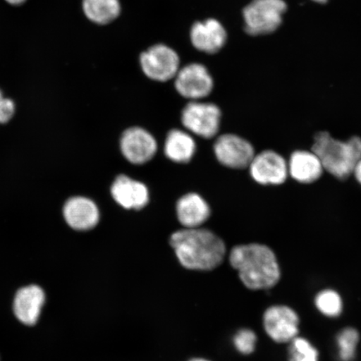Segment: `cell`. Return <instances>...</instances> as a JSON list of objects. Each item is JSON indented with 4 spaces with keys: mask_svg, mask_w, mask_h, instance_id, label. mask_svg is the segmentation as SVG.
Masks as SVG:
<instances>
[{
    "mask_svg": "<svg viewBox=\"0 0 361 361\" xmlns=\"http://www.w3.org/2000/svg\"><path fill=\"white\" fill-rule=\"evenodd\" d=\"M170 245L185 269L211 271L223 263L224 242L210 230L184 228L171 234Z\"/></svg>",
    "mask_w": 361,
    "mask_h": 361,
    "instance_id": "cell-1",
    "label": "cell"
},
{
    "mask_svg": "<svg viewBox=\"0 0 361 361\" xmlns=\"http://www.w3.org/2000/svg\"><path fill=\"white\" fill-rule=\"evenodd\" d=\"M229 262L250 290H268L281 279L276 256L268 246L250 243L234 247L230 252Z\"/></svg>",
    "mask_w": 361,
    "mask_h": 361,
    "instance_id": "cell-2",
    "label": "cell"
},
{
    "mask_svg": "<svg viewBox=\"0 0 361 361\" xmlns=\"http://www.w3.org/2000/svg\"><path fill=\"white\" fill-rule=\"evenodd\" d=\"M312 151L322 161L324 170L344 180L353 174L361 159V138L353 137L342 142L333 138L329 133H319L315 135Z\"/></svg>",
    "mask_w": 361,
    "mask_h": 361,
    "instance_id": "cell-3",
    "label": "cell"
},
{
    "mask_svg": "<svg viewBox=\"0 0 361 361\" xmlns=\"http://www.w3.org/2000/svg\"><path fill=\"white\" fill-rule=\"evenodd\" d=\"M286 11L283 0H252L243 11L245 32L252 36L275 32L281 27Z\"/></svg>",
    "mask_w": 361,
    "mask_h": 361,
    "instance_id": "cell-4",
    "label": "cell"
},
{
    "mask_svg": "<svg viewBox=\"0 0 361 361\" xmlns=\"http://www.w3.org/2000/svg\"><path fill=\"white\" fill-rule=\"evenodd\" d=\"M140 64L149 79L166 82L177 75L180 70V58L173 49L157 44L141 54Z\"/></svg>",
    "mask_w": 361,
    "mask_h": 361,
    "instance_id": "cell-5",
    "label": "cell"
},
{
    "mask_svg": "<svg viewBox=\"0 0 361 361\" xmlns=\"http://www.w3.org/2000/svg\"><path fill=\"white\" fill-rule=\"evenodd\" d=\"M222 113L213 103H188L182 113L183 125L191 133L205 139L218 134Z\"/></svg>",
    "mask_w": 361,
    "mask_h": 361,
    "instance_id": "cell-6",
    "label": "cell"
},
{
    "mask_svg": "<svg viewBox=\"0 0 361 361\" xmlns=\"http://www.w3.org/2000/svg\"><path fill=\"white\" fill-rule=\"evenodd\" d=\"M174 79L176 90L180 96L192 101L209 97L214 87L210 72L200 63L183 67Z\"/></svg>",
    "mask_w": 361,
    "mask_h": 361,
    "instance_id": "cell-7",
    "label": "cell"
},
{
    "mask_svg": "<svg viewBox=\"0 0 361 361\" xmlns=\"http://www.w3.org/2000/svg\"><path fill=\"white\" fill-rule=\"evenodd\" d=\"M214 152L221 164L233 169L247 168L255 157L251 143L234 134L220 135L214 144Z\"/></svg>",
    "mask_w": 361,
    "mask_h": 361,
    "instance_id": "cell-8",
    "label": "cell"
},
{
    "mask_svg": "<svg viewBox=\"0 0 361 361\" xmlns=\"http://www.w3.org/2000/svg\"><path fill=\"white\" fill-rule=\"evenodd\" d=\"M263 322L266 333L275 342H290L299 333V317L290 307H270L264 314Z\"/></svg>",
    "mask_w": 361,
    "mask_h": 361,
    "instance_id": "cell-9",
    "label": "cell"
},
{
    "mask_svg": "<svg viewBox=\"0 0 361 361\" xmlns=\"http://www.w3.org/2000/svg\"><path fill=\"white\" fill-rule=\"evenodd\" d=\"M121 150L130 164L142 165L156 155L157 144L155 138L145 129L130 128L121 135Z\"/></svg>",
    "mask_w": 361,
    "mask_h": 361,
    "instance_id": "cell-10",
    "label": "cell"
},
{
    "mask_svg": "<svg viewBox=\"0 0 361 361\" xmlns=\"http://www.w3.org/2000/svg\"><path fill=\"white\" fill-rule=\"evenodd\" d=\"M248 168L252 179L262 185L283 184L288 175L287 161L274 151L255 155Z\"/></svg>",
    "mask_w": 361,
    "mask_h": 361,
    "instance_id": "cell-11",
    "label": "cell"
},
{
    "mask_svg": "<svg viewBox=\"0 0 361 361\" xmlns=\"http://www.w3.org/2000/svg\"><path fill=\"white\" fill-rule=\"evenodd\" d=\"M190 39L197 51L214 55L227 43L228 33L219 20L207 19L196 22L192 26Z\"/></svg>",
    "mask_w": 361,
    "mask_h": 361,
    "instance_id": "cell-12",
    "label": "cell"
},
{
    "mask_svg": "<svg viewBox=\"0 0 361 361\" xmlns=\"http://www.w3.org/2000/svg\"><path fill=\"white\" fill-rule=\"evenodd\" d=\"M45 303V293L42 287L31 284L16 293L13 310L16 317L25 326H32L39 322Z\"/></svg>",
    "mask_w": 361,
    "mask_h": 361,
    "instance_id": "cell-13",
    "label": "cell"
},
{
    "mask_svg": "<svg viewBox=\"0 0 361 361\" xmlns=\"http://www.w3.org/2000/svg\"><path fill=\"white\" fill-rule=\"evenodd\" d=\"M111 195L126 209L141 210L147 205L149 192L145 184L120 175L113 183Z\"/></svg>",
    "mask_w": 361,
    "mask_h": 361,
    "instance_id": "cell-14",
    "label": "cell"
},
{
    "mask_svg": "<svg viewBox=\"0 0 361 361\" xmlns=\"http://www.w3.org/2000/svg\"><path fill=\"white\" fill-rule=\"evenodd\" d=\"M63 214L68 225L78 231H87L96 227L100 220V212L96 203L83 197L68 200Z\"/></svg>",
    "mask_w": 361,
    "mask_h": 361,
    "instance_id": "cell-15",
    "label": "cell"
},
{
    "mask_svg": "<svg viewBox=\"0 0 361 361\" xmlns=\"http://www.w3.org/2000/svg\"><path fill=\"white\" fill-rule=\"evenodd\" d=\"M288 175L298 183L310 184L322 177L324 171L322 161L313 151H296L288 164Z\"/></svg>",
    "mask_w": 361,
    "mask_h": 361,
    "instance_id": "cell-16",
    "label": "cell"
},
{
    "mask_svg": "<svg viewBox=\"0 0 361 361\" xmlns=\"http://www.w3.org/2000/svg\"><path fill=\"white\" fill-rule=\"evenodd\" d=\"M210 214L209 204L197 193L186 194L177 203L178 219L185 228H200Z\"/></svg>",
    "mask_w": 361,
    "mask_h": 361,
    "instance_id": "cell-17",
    "label": "cell"
},
{
    "mask_svg": "<svg viewBox=\"0 0 361 361\" xmlns=\"http://www.w3.org/2000/svg\"><path fill=\"white\" fill-rule=\"evenodd\" d=\"M164 152L171 161L187 164L195 154L196 143L190 135L175 129L166 137Z\"/></svg>",
    "mask_w": 361,
    "mask_h": 361,
    "instance_id": "cell-18",
    "label": "cell"
},
{
    "mask_svg": "<svg viewBox=\"0 0 361 361\" xmlns=\"http://www.w3.org/2000/svg\"><path fill=\"white\" fill-rule=\"evenodd\" d=\"M82 8L88 20L102 25L116 20L121 11L119 0H83Z\"/></svg>",
    "mask_w": 361,
    "mask_h": 361,
    "instance_id": "cell-19",
    "label": "cell"
},
{
    "mask_svg": "<svg viewBox=\"0 0 361 361\" xmlns=\"http://www.w3.org/2000/svg\"><path fill=\"white\" fill-rule=\"evenodd\" d=\"M315 305L320 312L329 317H337L342 312L341 298L331 290L320 292L315 298Z\"/></svg>",
    "mask_w": 361,
    "mask_h": 361,
    "instance_id": "cell-20",
    "label": "cell"
},
{
    "mask_svg": "<svg viewBox=\"0 0 361 361\" xmlns=\"http://www.w3.org/2000/svg\"><path fill=\"white\" fill-rule=\"evenodd\" d=\"M359 338V333L353 328H346L338 334L337 345L338 355L342 361L354 360Z\"/></svg>",
    "mask_w": 361,
    "mask_h": 361,
    "instance_id": "cell-21",
    "label": "cell"
},
{
    "mask_svg": "<svg viewBox=\"0 0 361 361\" xmlns=\"http://www.w3.org/2000/svg\"><path fill=\"white\" fill-rule=\"evenodd\" d=\"M290 343V361H318L317 350L305 338L296 337Z\"/></svg>",
    "mask_w": 361,
    "mask_h": 361,
    "instance_id": "cell-22",
    "label": "cell"
},
{
    "mask_svg": "<svg viewBox=\"0 0 361 361\" xmlns=\"http://www.w3.org/2000/svg\"><path fill=\"white\" fill-rule=\"evenodd\" d=\"M256 334L250 329H242L234 335L233 345L242 355H250L255 350Z\"/></svg>",
    "mask_w": 361,
    "mask_h": 361,
    "instance_id": "cell-23",
    "label": "cell"
},
{
    "mask_svg": "<svg viewBox=\"0 0 361 361\" xmlns=\"http://www.w3.org/2000/svg\"><path fill=\"white\" fill-rule=\"evenodd\" d=\"M15 103L11 99L4 98L0 90V124L7 123L15 114Z\"/></svg>",
    "mask_w": 361,
    "mask_h": 361,
    "instance_id": "cell-24",
    "label": "cell"
},
{
    "mask_svg": "<svg viewBox=\"0 0 361 361\" xmlns=\"http://www.w3.org/2000/svg\"><path fill=\"white\" fill-rule=\"evenodd\" d=\"M353 174L355 176V178L357 179L358 182L361 184V159L356 164Z\"/></svg>",
    "mask_w": 361,
    "mask_h": 361,
    "instance_id": "cell-25",
    "label": "cell"
},
{
    "mask_svg": "<svg viewBox=\"0 0 361 361\" xmlns=\"http://www.w3.org/2000/svg\"><path fill=\"white\" fill-rule=\"evenodd\" d=\"M6 1L12 4V6H20V4L25 3L26 0H6Z\"/></svg>",
    "mask_w": 361,
    "mask_h": 361,
    "instance_id": "cell-26",
    "label": "cell"
},
{
    "mask_svg": "<svg viewBox=\"0 0 361 361\" xmlns=\"http://www.w3.org/2000/svg\"><path fill=\"white\" fill-rule=\"evenodd\" d=\"M312 1L318 4H326L328 2V0H312Z\"/></svg>",
    "mask_w": 361,
    "mask_h": 361,
    "instance_id": "cell-27",
    "label": "cell"
},
{
    "mask_svg": "<svg viewBox=\"0 0 361 361\" xmlns=\"http://www.w3.org/2000/svg\"><path fill=\"white\" fill-rule=\"evenodd\" d=\"M188 361H210V360H206V359H202V358H193Z\"/></svg>",
    "mask_w": 361,
    "mask_h": 361,
    "instance_id": "cell-28",
    "label": "cell"
}]
</instances>
